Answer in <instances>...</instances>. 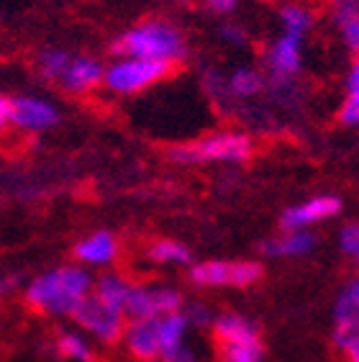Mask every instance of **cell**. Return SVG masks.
<instances>
[{"instance_id":"cell-1","label":"cell","mask_w":359,"mask_h":362,"mask_svg":"<svg viewBox=\"0 0 359 362\" xmlns=\"http://www.w3.org/2000/svg\"><path fill=\"white\" fill-rule=\"evenodd\" d=\"M95 275L88 267L69 262V265H54L39 272L34 280H28L23 300L31 311L42 316H69L75 306L93 291Z\"/></svg>"},{"instance_id":"cell-2","label":"cell","mask_w":359,"mask_h":362,"mask_svg":"<svg viewBox=\"0 0 359 362\" xmlns=\"http://www.w3.org/2000/svg\"><path fill=\"white\" fill-rule=\"evenodd\" d=\"M113 57H136V59H154L165 64H180L187 57L185 34L175 23L162 18H146L136 26L126 28L111 44Z\"/></svg>"},{"instance_id":"cell-3","label":"cell","mask_w":359,"mask_h":362,"mask_svg":"<svg viewBox=\"0 0 359 362\" xmlns=\"http://www.w3.org/2000/svg\"><path fill=\"white\" fill-rule=\"evenodd\" d=\"M36 70L44 80L57 85L67 95H90L98 88H103L105 64L93 54L49 47L42 49L36 57Z\"/></svg>"},{"instance_id":"cell-4","label":"cell","mask_w":359,"mask_h":362,"mask_svg":"<svg viewBox=\"0 0 359 362\" xmlns=\"http://www.w3.org/2000/svg\"><path fill=\"white\" fill-rule=\"evenodd\" d=\"M254 154V141L244 132H213L190 144H177L167 149V157L175 165H208V162H223V165H242Z\"/></svg>"},{"instance_id":"cell-5","label":"cell","mask_w":359,"mask_h":362,"mask_svg":"<svg viewBox=\"0 0 359 362\" xmlns=\"http://www.w3.org/2000/svg\"><path fill=\"white\" fill-rule=\"evenodd\" d=\"M175 75L172 64L154 62V59H136V57H116L103 70V88L113 95L129 98L157 88Z\"/></svg>"},{"instance_id":"cell-6","label":"cell","mask_w":359,"mask_h":362,"mask_svg":"<svg viewBox=\"0 0 359 362\" xmlns=\"http://www.w3.org/2000/svg\"><path fill=\"white\" fill-rule=\"evenodd\" d=\"M262 278L264 267L254 259H206L187 272L195 288H252Z\"/></svg>"},{"instance_id":"cell-7","label":"cell","mask_w":359,"mask_h":362,"mask_svg":"<svg viewBox=\"0 0 359 362\" xmlns=\"http://www.w3.org/2000/svg\"><path fill=\"white\" fill-rule=\"evenodd\" d=\"M331 344L346 362H359V280H346L334 300Z\"/></svg>"},{"instance_id":"cell-8","label":"cell","mask_w":359,"mask_h":362,"mask_svg":"<svg viewBox=\"0 0 359 362\" xmlns=\"http://www.w3.org/2000/svg\"><path fill=\"white\" fill-rule=\"evenodd\" d=\"M69 319L75 321L83 332H88L93 339L100 341V344H116V341H121L126 321H129L121 308L95 298L93 293H88V296L77 303L75 311L69 314Z\"/></svg>"},{"instance_id":"cell-9","label":"cell","mask_w":359,"mask_h":362,"mask_svg":"<svg viewBox=\"0 0 359 362\" xmlns=\"http://www.w3.org/2000/svg\"><path fill=\"white\" fill-rule=\"evenodd\" d=\"M182 293L165 283H134L129 300L124 306L126 319H162L167 314L182 311Z\"/></svg>"},{"instance_id":"cell-10","label":"cell","mask_w":359,"mask_h":362,"mask_svg":"<svg viewBox=\"0 0 359 362\" xmlns=\"http://www.w3.org/2000/svg\"><path fill=\"white\" fill-rule=\"evenodd\" d=\"M62 121V111L54 100L42 95H16L11 98V129L23 134H42L54 129Z\"/></svg>"},{"instance_id":"cell-11","label":"cell","mask_w":359,"mask_h":362,"mask_svg":"<svg viewBox=\"0 0 359 362\" xmlns=\"http://www.w3.org/2000/svg\"><path fill=\"white\" fill-rule=\"evenodd\" d=\"M341 209H344V201H341L339 195H331V193L313 195V198H305L303 203H295L290 209H285L283 216H280V226H283V231L311 229L316 223L339 216Z\"/></svg>"},{"instance_id":"cell-12","label":"cell","mask_w":359,"mask_h":362,"mask_svg":"<svg viewBox=\"0 0 359 362\" xmlns=\"http://www.w3.org/2000/svg\"><path fill=\"white\" fill-rule=\"evenodd\" d=\"M118 252H121V244H118L116 234L108 229L90 231L88 237H83L72 247L77 265L88 267V270H93V267H98V270H111V265L118 259Z\"/></svg>"},{"instance_id":"cell-13","label":"cell","mask_w":359,"mask_h":362,"mask_svg":"<svg viewBox=\"0 0 359 362\" xmlns=\"http://www.w3.org/2000/svg\"><path fill=\"white\" fill-rule=\"evenodd\" d=\"M264 67L275 80H290L303 67V39L283 34L264 52Z\"/></svg>"},{"instance_id":"cell-14","label":"cell","mask_w":359,"mask_h":362,"mask_svg":"<svg viewBox=\"0 0 359 362\" xmlns=\"http://www.w3.org/2000/svg\"><path fill=\"white\" fill-rule=\"evenodd\" d=\"M121 341L126 344L129 355L139 362H157L159 357V334L157 319H129L124 327Z\"/></svg>"},{"instance_id":"cell-15","label":"cell","mask_w":359,"mask_h":362,"mask_svg":"<svg viewBox=\"0 0 359 362\" xmlns=\"http://www.w3.org/2000/svg\"><path fill=\"white\" fill-rule=\"evenodd\" d=\"M318 237L311 229H288L280 237L267 239L262 244V252L267 257H303L316 250Z\"/></svg>"},{"instance_id":"cell-16","label":"cell","mask_w":359,"mask_h":362,"mask_svg":"<svg viewBox=\"0 0 359 362\" xmlns=\"http://www.w3.org/2000/svg\"><path fill=\"white\" fill-rule=\"evenodd\" d=\"M211 332L218 344H228V341H244V339H257L259 337V327L244 314L236 311H226V314L213 316L211 321Z\"/></svg>"},{"instance_id":"cell-17","label":"cell","mask_w":359,"mask_h":362,"mask_svg":"<svg viewBox=\"0 0 359 362\" xmlns=\"http://www.w3.org/2000/svg\"><path fill=\"white\" fill-rule=\"evenodd\" d=\"M134 283L126 275H121V272H113V270H105L103 275H98L95 280H93V296L100 300H105V303H111V306L121 308L124 311L126 300H129V293H131Z\"/></svg>"},{"instance_id":"cell-18","label":"cell","mask_w":359,"mask_h":362,"mask_svg":"<svg viewBox=\"0 0 359 362\" xmlns=\"http://www.w3.org/2000/svg\"><path fill=\"white\" fill-rule=\"evenodd\" d=\"M146 257L152 259L154 265H190L193 262V252L187 250V244L177 242V239H157L146 247Z\"/></svg>"},{"instance_id":"cell-19","label":"cell","mask_w":359,"mask_h":362,"mask_svg":"<svg viewBox=\"0 0 359 362\" xmlns=\"http://www.w3.org/2000/svg\"><path fill=\"white\" fill-rule=\"evenodd\" d=\"M280 21H283V34H290V36H298V39H305V34L313 28L316 18H313V11L303 3H285L280 8Z\"/></svg>"},{"instance_id":"cell-20","label":"cell","mask_w":359,"mask_h":362,"mask_svg":"<svg viewBox=\"0 0 359 362\" xmlns=\"http://www.w3.org/2000/svg\"><path fill=\"white\" fill-rule=\"evenodd\" d=\"M218 352H221V362H264V357H267L262 337L218 344Z\"/></svg>"},{"instance_id":"cell-21","label":"cell","mask_w":359,"mask_h":362,"mask_svg":"<svg viewBox=\"0 0 359 362\" xmlns=\"http://www.w3.org/2000/svg\"><path fill=\"white\" fill-rule=\"evenodd\" d=\"M57 355L67 362H93L95 352L90 347V341L85 339L80 332H59L57 337Z\"/></svg>"},{"instance_id":"cell-22","label":"cell","mask_w":359,"mask_h":362,"mask_svg":"<svg viewBox=\"0 0 359 362\" xmlns=\"http://www.w3.org/2000/svg\"><path fill=\"white\" fill-rule=\"evenodd\" d=\"M228 90L234 93L236 98H252L257 93H262L264 88V75L254 67H236L228 75Z\"/></svg>"},{"instance_id":"cell-23","label":"cell","mask_w":359,"mask_h":362,"mask_svg":"<svg viewBox=\"0 0 359 362\" xmlns=\"http://www.w3.org/2000/svg\"><path fill=\"white\" fill-rule=\"evenodd\" d=\"M339 250L349 259H357L359 255V226L357 223H344L339 229Z\"/></svg>"},{"instance_id":"cell-24","label":"cell","mask_w":359,"mask_h":362,"mask_svg":"<svg viewBox=\"0 0 359 362\" xmlns=\"http://www.w3.org/2000/svg\"><path fill=\"white\" fill-rule=\"evenodd\" d=\"M182 314H185L187 324L195 329H203V327H211V321H213V314H211V308L203 306V303H190V306H182Z\"/></svg>"},{"instance_id":"cell-25","label":"cell","mask_w":359,"mask_h":362,"mask_svg":"<svg viewBox=\"0 0 359 362\" xmlns=\"http://www.w3.org/2000/svg\"><path fill=\"white\" fill-rule=\"evenodd\" d=\"M339 34H341V39H344L346 49L352 52V54H357L359 49V16L357 18H346V21H339Z\"/></svg>"},{"instance_id":"cell-26","label":"cell","mask_w":359,"mask_h":362,"mask_svg":"<svg viewBox=\"0 0 359 362\" xmlns=\"http://www.w3.org/2000/svg\"><path fill=\"white\" fill-rule=\"evenodd\" d=\"M339 124L346 129H354L359 124V98H344V103L339 108Z\"/></svg>"},{"instance_id":"cell-27","label":"cell","mask_w":359,"mask_h":362,"mask_svg":"<svg viewBox=\"0 0 359 362\" xmlns=\"http://www.w3.org/2000/svg\"><path fill=\"white\" fill-rule=\"evenodd\" d=\"M159 362H201V355H198V349L193 347V341H185V344H180L177 349L167 352Z\"/></svg>"},{"instance_id":"cell-28","label":"cell","mask_w":359,"mask_h":362,"mask_svg":"<svg viewBox=\"0 0 359 362\" xmlns=\"http://www.w3.org/2000/svg\"><path fill=\"white\" fill-rule=\"evenodd\" d=\"M344 98H359V64L352 62L344 77Z\"/></svg>"},{"instance_id":"cell-29","label":"cell","mask_w":359,"mask_h":362,"mask_svg":"<svg viewBox=\"0 0 359 362\" xmlns=\"http://www.w3.org/2000/svg\"><path fill=\"white\" fill-rule=\"evenodd\" d=\"M11 129V98L0 93V136Z\"/></svg>"},{"instance_id":"cell-30","label":"cell","mask_w":359,"mask_h":362,"mask_svg":"<svg viewBox=\"0 0 359 362\" xmlns=\"http://www.w3.org/2000/svg\"><path fill=\"white\" fill-rule=\"evenodd\" d=\"M236 3H239V0H206V6L211 8V11H213V13H231V11H234L236 8Z\"/></svg>"},{"instance_id":"cell-31","label":"cell","mask_w":359,"mask_h":362,"mask_svg":"<svg viewBox=\"0 0 359 362\" xmlns=\"http://www.w3.org/2000/svg\"><path fill=\"white\" fill-rule=\"evenodd\" d=\"M221 36L226 39V42H231V44H242L244 39H247L242 28H236V26H223L221 28Z\"/></svg>"},{"instance_id":"cell-32","label":"cell","mask_w":359,"mask_h":362,"mask_svg":"<svg viewBox=\"0 0 359 362\" xmlns=\"http://www.w3.org/2000/svg\"><path fill=\"white\" fill-rule=\"evenodd\" d=\"M18 283H21V278H18V275H0V298H3V296H8V293L13 291Z\"/></svg>"}]
</instances>
